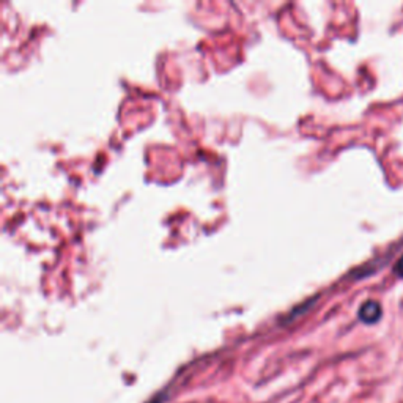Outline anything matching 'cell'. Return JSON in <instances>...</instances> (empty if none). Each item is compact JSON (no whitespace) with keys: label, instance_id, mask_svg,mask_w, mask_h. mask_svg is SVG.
<instances>
[{"label":"cell","instance_id":"obj_1","mask_svg":"<svg viewBox=\"0 0 403 403\" xmlns=\"http://www.w3.org/2000/svg\"><path fill=\"white\" fill-rule=\"evenodd\" d=\"M357 315H360L361 322L367 323V325H373V323H377L380 318H382L383 309L377 301H365L361 305L360 313H357Z\"/></svg>","mask_w":403,"mask_h":403},{"label":"cell","instance_id":"obj_2","mask_svg":"<svg viewBox=\"0 0 403 403\" xmlns=\"http://www.w3.org/2000/svg\"><path fill=\"white\" fill-rule=\"evenodd\" d=\"M394 271H395V274L399 276V278L403 279V256L397 260V265L394 266Z\"/></svg>","mask_w":403,"mask_h":403}]
</instances>
